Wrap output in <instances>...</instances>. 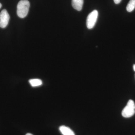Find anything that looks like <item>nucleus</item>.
Wrapping results in <instances>:
<instances>
[{"label": "nucleus", "instance_id": "obj_1", "mask_svg": "<svg viewBox=\"0 0 135 135\" xmlns=\"http://www.w3.org/2000/svg\"><path fill=\"white\" fill-rule=\"evenodd\" d=\"M30 7V3L27 0H21L17 6V15L19 17L24 18L27 16Z\"/></svg>", "mask_w": 135, "mask_h": 135}, {"label": "nucleus", "instance_id": "obj_2", "mask_svg": "<svg viewBox=\"0 0 135 135\" xmlns=\"http://www.w3.org/2000/svg\"><path fill=\"white\" fill-rule=\"evenodd\" d=\"M135 113V104L133 100L130 99L128 101L127 105L122 110V115L124 118L131 117Z\"/></svg>", "mask_w": 135, "mask_h": 135}, {"label": "nucleus", "instance_id": "obj_3", "mask_svg": "<svg viewBox=\"0 0 135 135\" xmlns=\"http://www.w3.org/2000/svg\"><path fill=\"white\" fill-rule=\"evenodd\" d=\"M98 17V12L96 10L90 13L87 17L86 25L88 29H91L95 26Z\"/></svg>", "mask_w": 135, "mask_h": 135}, {"label": "nucleus", "instance_id": "obj_4", "mask_svg": "<svg viewBox=\"0 0 135 135\" xmlns=\"http://www.w3.org/2000/svg\"><path fill=\"white\" fill-rule=\"evenodd\" d=\"M10 17L5 9L2 10L0 13V27L5 28L8 25Z\"/></svg>", "mask_w": 135, "mask_h": 135}, {"label": "nucleus", "instance_id": "obj_5", "mask_svg": "<svg viewBox=\"0 0 135 135\" xmlns=\"http://www.w3.org/2000/svg\"><path fill=\"white\" fill-rule=\"evenodd\" d=\"M83 3V0H72V5L73 7L78 11L82 9Z\"/></svg>", "mask_w": 135, "mask_h": 135}, {"label": "nucleus", "instance_id": "obj_6", "mask_svg": "<svg viewBox=\"0 0 135 135\" xmlns=\"http://www.w3.org/2000/svg\"><path fill=\"white\" fill-rule=\"evenodd\" d=\"M59 130L63 135H75L73 131L66 126H60L59 127Z\"/></svg>", "mask_w": 135, "mask_h": 135}, {"label": "nucleus", "instance_id": "obj_7", "mask_svg": "<svg viewBox=\"0 0 135 135\" xmlns=\"http://www.w3.org/2000/svg\"><path fill=\"white\" fill-rule=\"evenodd\" d=\"M29 82L31 86L33 87L39 86L42 84V81L40 79H32L29 80Z\"/></svg>", "mask_w": 135, "mask_h": 135}, {"label": "nucleus", "instance_id": "obj_8", "mask_svg": "<svg viewBox=\"0 0 135 135\" xmlns=\"http://www.w3.org/2000/svg\"><path fill=\"white\" fill-rule=\"evenodd\" d=\"M135 8V0H130L127 6V10L129 12L133 11Z\"/></svg>", "mask_w": 135, "mask_h": 135}, {"label": "nucleus", "instance_id": "obj_9", "mask_svg": "<svg viewBox=\"0 0 135 135\" xmlns=\"http://www.w3.org/2000/svg\"><path fill=\"white\" fill-rule=\"evenodd\" d=\"M121 1L122 0H114V1L116 4H119L121 2Z\"/></svg>", "mask_w": 135, "mask_h": 135}, {"label": "nucleus", "instance_id": "obj_10", "mask_svg": "<svg viewBox=\"0 0 135 135\" xmlns=\"http://www.w3.org/2000/svg\"><path fill=\"white\" fill-rule=\"evenodd\" d=\"M133 70H134V71H135V64H134L133 66Z\"/></svg>", "mask_w": 135, "mask_h": 135}, {"label": "nucleus", "instance_id": "obj_11", "mask_svg": "<svg viewBox=\"0 0 135 135\" xmlns=\"http://www.w3.org/2000/svg\"><path fill=\"white\" fill-rule=\"evenodd\" d=\"M26 135H33L32 134H31V133H27Z\"/></svg>", "mask_w": 135, "mask_h": 135}, {"label": "nucleus", "instance_id": "obj_12", "mask_svg": "<svg viewBox=\"0 0 135 135\" xmlns=\"http://www.w3.org/2000/svg\"><path fill=\"white\" fill-rule=\"evenodd\" d=\"M2 4L0 3V8L2 7Z\"/></svg>", "mask_w": 135, "mask_h": 135}]
</instances>
